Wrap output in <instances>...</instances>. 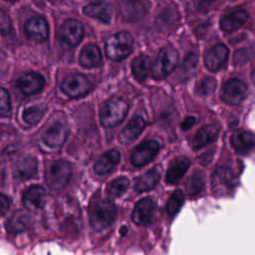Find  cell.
I'll return each mask as SVG.
<instances>
[{
  "label": "cell",
  "mask_w": 255,
  "mask_h": 255,
  "mask_svg": "<svg viewBox=\"0 0 255 255\" xmlns=\"http://www.w3.org/2000/svg\"><path fill=\"white\" fill-rule=\"evenodd\" d=\"M45 85L44 77L35 72L27 73L17 80V87L25 95H33L40 92Z\"/></svg>",
  "instance_id": "4fadbf2b"
},
{
  "label": "cell",
  "mask_w": 255,
  "mask_h": 255,
  "mask_svg": "<svg viewBox=\"0 0 255 255\" xmlns=\"http://www.w3.org/2000/svg\"><path fill=\"white\" fill-rule=\"evenodd\" d=\"M11 29V22L7 14L2 11L1 12V32L2 34H7L10 32Z\"/></svg>",
  "instance_id": "74e56055"
},
{
  "label": "cell",
  "mask_w": 255,
  "mask_h": 255,
  "mask_svg": "<svg viewBox=\"0 0 255 255\" xmlns=\"http://www.w3.org/2000/svg\"><path fill=\"white\" fill-rule=\"evenodd\" d=\"M90 80L82 74H72L67 76L61 84L62 91L70 98H79L86 95L91 90Z\"/></svg>",
  "instance_id": "52a82bcc"
},
{
  "label": "cell",
  "mask_w": 255,
  "mask_h": 255,
  "mask_svg": "<svg viewBox=\"0 0 255 255\" xmlns=\"http://www.w3.org/2000/svg\"><path fill=\"white\" fill-rule=\"evenodd\" d=\"M160 178V167L158 165L148 169L144 174L140 175L134 184L136 192H143L152 189Z\"/></svg>",
  "instance_id": "cb8c5ba5"
},
{
  "label": "cell",
  "mask_w": 255,
  "mask_h": 255,
  "mask_svg": "<svg viewBox=\"0 0 255 255\" xmlns=\"http://www.w3.org/2000/svg\"><path fill=\"white\" fill-rule=\"evenodd\" d=\"M145 127V121L140 116L133 117L128 124L124 128L120 134L122 141H131L135 139L143 130Z\"/></svg>",
  "instance_id": "484cf974"
},
{
  "label": "cell",
  "mask_w": 255,
  "mask_h": 255,
  "mask_svg": "<svg viewBox=\"0 0 255 255\" xmlns=\"http://www.w3.org/2000/svg\"><path fill=\"white\" fill-rule=\"evenodd\" d=\"M177 63V52L171 47H164L159 51L151 67V76L156 80H162L175 69Z\"/></svg>",
  "instance_id": "5b68a950"
},
{
  "label": "cell",
  "mask_w": 255,
  "mask_h": 255,
  "mask_svg": "<svg viewBox=\"0 0 255 255\" xmlns=\"http://www.w3.org/2000/svg\"><path fill=\"white\" fill-rule=\"evenodd\" d=\"M37 167V159L34 156H26L16 162L15 174L19 179L27 180L35 175Z\"/></svg>",
  "instance_id": "4316f807"
},
{
  "label": "cell",
  "mask_w": 255,
  "mask_h": 255,
  "mask_svg": "<svg viewBox=\"0 0 255 255\" xmlns=\"http://www.w3.org/2000/svg\"><path fill=\"white\" fill-rule=\"evenodd\" d=\"M228 48L223 44H217L212 47L204 57L205 67L211 71L216 72L222 69L228 59Z\"/></svg>",
  "instance_id": "8fae6325"
},
{
  "label": "cell",
  "mask_w": 255,
  "mask_h": 255,
  "mask_svg": "<svg viewBox=\"0 0 255 255\" xmlns=\"http://www.w3.org/2000/svg\"><path fill=\"white\" fill-rule=\"evenodd\" d=\"M121 160V153L117 149H112L104 153L94 165V170L98 174H106L113 170Z\"/></svg>",
  "instance_id": "7402d4cb"
},
{
  "label": "cell",
  "mask_w": 255,
  "mask_h": 255,
  "mask_svg": "<svg viewBox=\"0 0 255 255\" xmlns=\"http://www.w3.org/2000/svg\"><path fill=\"white\" fill-rule=\"evenodd\" d=\"M73 168L69 161L60 159L53 162L47 169L46 182L51 189H63L70 181Z\"/></svg>",
  "instance_id": "277c9868"
},
{
  "label": "cell",
  "mask_w": 255,
  "mask_h": 255,
  "mask_svg": "<svg viewBox=\"0 0 255 255\" xmlns=\"http://www.w3.org/2000/svg\"><path fill=\"white\" fill-rule=\"evenodd\" d=\"M252 79H253V82H254V84H255V70H254L253 73H252Z\"/></svg>",
  "instance_id": "b9f144b4"
},
{
  "label": "cell",
  "mask_w": 255,
  "mask_h": 255,
  "mask_svg": "<svg viewBox=\"0 0 255 255\" xmlns=\"http://www.w3.org/2000/svg\"><path fill=\"white\" fill-rule=\"evenodd\" d=\"M133 48V39L126 31L112 35L106 42V54L112 61H122L128 56Z\"/></svg>",
  "instance_id": "7a4b0ae2"
},
{
  "label": "cell",
  "mask_w": 255,
  "mask_h": 255,
  "mask_svg": "<svg viewBox=\"0 0 255 255\" xmlns=\"http://www.w3.org/2000/svg\"><path fill=\"white\" fill-rule=\"evenodd\" d=\"M154 210V204L148 197L140 199L134 206L131 219L137 225H147L150 223Z\"/></svg>",
  "instance_id": "9a60e30c"
},
{
  "label": "cell",
  "mask_w": 255,
  "mask_h": 255,
  "mask_svg": "<svg viewBox=\"0 0 255 255\" xmlns=\"http://www.w3.org/2000/svg\"><path fill=\"white\" fill-rule=\"evenodd\" d=\"M126 232H127V227H126V226H123V228H122V230H121L122 235H125Z\"/></svg>",
  "instance_id": "60d3db41"
},
{
  "label": "cell",
  "mask_w": 255,
  "mask_h": 255,
  "mask_svg": "<svg viewBox=\"0 0 255 255\" xmlns=\"http://www.w3.org/2000/svg\"><path fill=\"white\" fill-rule=\"evenodd\" d=\"M230 142L237 152H247L255 146V135L247 130H238L231 135Z\"/></svg>",
  "instance_id": "44dd1931"
},
{
  "label": "cell",
  "mask_w": 255,
  "mask_h": 255,
  "mask_svg": "<svg viewBox=\"0 0 255 255\" xmlns=\"http://www.w3.org/2000/svg\"><path fill=\"white\" fill-rule=\"evenodd\" d=\"M159 150V144L156 140L147 139L140 142L133 150L130 161L134 166H142L151 161Z\"/></svg>",
  "instance_id": "30bf717a"
},
{
  "label": "cell",
  "mask_w": 255,
  "mask_h": 255,
  "mask_svg": "<svg viewBox=\"0 0 255 255\" xmlns=\"http://www.w3.org/2000/svg\"><path fill=\"white\" fill-rule=\"evenodd\" d=\"M30 226V216L23 210H15L6 221V229L9 233L17 234L25 231Z\"/></svg>",
  "instance_id": "603a6c76"
},
{
  "label": "cell",
  "mask_w": 255,
  "mask_h": 255,
  "mask_svg": "<svg viewBox=\"0 0 255 255\" xmlns=\"http://www.w3.org/2000/svg\"><path fill=\"white\" fill-rule=\"evenodd\" d=\"M235 178L232 170L227 166L217 167L211 177V186L214 194L224 195L234 187Z\"/></svg>",
  "instance_id": "9c48e42d"
},
{
  "label": "cell",
  "mask_w": 255,
  "mask_h": 255,
  "mask_svg": "<svg viewBox=\"0 0 255 255\" xmlns=\"http://www.w3.org/2000/svg\"><path fill=\"white\" fill-rule=\"evenodd\" d=\"M184 202V195L180 190H175L172 192V194L170 195L168 201H167V205H166V210L169 216H174L179 209L181 208V206L183 205Z\"/></svg>",
  "instance_id": "d6a6232c"
},
{
  "label": "cell",
  "mask_w": 255,
  "mask_h": 255,
  "mask_svg": "<svg viewBox=\"0 0 255 255\" xmlns=\"http://www.w3.org/2000/svg\"><path fill=\"white\" fill-rule=\"evenodd\" d=\"M204 188V174L201 171H197L193 173L187 183H186V190L189 196H196L201 193Z\"/></svg>",
  "instance_id": "4dcf8cb0"
},
{
  "label": "cell",
  "mask_w": 255,
  "mask_h": 255,
  "mask_svg": "<svg viewBox=\"0 0 255 255\" xmlns=\"http://www.w3.org/2000/svg\"><path fill=\"white\" fill-rule=\"evenodd\" d=\"M10 206V198L5 194H1V213L4 215Z\"/></svg>",
  "instance_id": "ab89813d"
},
{
  "label": "cell",
  "mask_w": 255,
  "mask_h": 255,
  "mask_svg": "<svg viewBox=\"0 0 255 255\" xmlns=\"http://www.w3.org/2000/svg\"><path fill=\"white\" fill-rule=\"evenodd\" d=\"M27 37L36 42H43L49 36V26L42 17H32L28 19L24 26Z\"/></svg>",
  "instance_id": "7c38bea8"
},
{
  "label": "cell",
  "mask_w": 255,
  "mask_h": 255,
  "mask_svg": "<svg viewBox=\"0 0 255 255\" xmlns=\"http://www.w3.org/2000/svg\"><path fill=\"white\" fill-rule=\"evenodd\" d=\"M131 69H132V73H133L134 77L138 81L144 80L148 76L149 72H151L150 59L145 55H141V56L136 57L132 61Z\"/></svg>",
  "instance_id": "f546056e"
},
{
  "label": "cell",
  "mask_w": 255,
  "mask_h": 255,
  "mask_svg": "<svg viewBox=\"0 0 255 255\" xmlns=\"http://www.w3.org/2000/svg\"><path fill=\"white\" fill-rule=\"evenodd\" d=\"M197 61H198V58L196 56V54L194 53H190L186 56L185 60H184V63H183V66H182V69L185 71V72H190V71H193L197 65Z\"/></svg>",
  "instance_id": "8d00e7d4"
},
{
  "label": "cell",
  "mask_w": 255,
  "mask_h": 255,
  "mask_svg": "<svg viewBox=\"0 0 255 255\" xmlns=\"http://www.w3.org/2000/svg\"><path fill=\"white\" fill-rule=\"evenodd\" d=\"M67 138V128L61 123H55L42 134L43 141L52 148H58L64 144Z\"/></svg>",
  "instance_id": "2e32d148"
},
{
  "label": "cell",
  "mask_w": 255,
  "mask_h": 255,
  "mask_svg": "<svg viewBox=\"0 0 255 255\" xmlns=\"http://www.w3.org/2000/svg\"><path fill=\"white\" fill-rule=\"evenodd\" d=\"M248 20V13L245 10H236L220 20V28L222 31L230 33L242 27Z\"/></svg>",
  "instance_id": "d6986e66"
},
{
  "label": "cell",
  "mask_w": 255,
  "mask_h": 255,
  "mask_svg": "<svg viewBox=\"0 0 255 255\" xmlns=\"http://www.w3.org/2000/svg\"><path fill=\"white\" fill-rule=\"evenodd\" d=\"M79 61L80 64L85 68L99 66L102 61V53L96 45L89 44L82 49Z\"/></svg>",
  "instance_id": "83f0119b"
},
{
  "label": "cell",
  "mask_w": 255,
  "mask_h": 255,
  "mask_svg": "<svg viewBox=\"0 0 255 255\" xmlns=\"http://www.w3.org/2000/svg\"><path fill=\"white\" fill-rule=\"evenodd\" d=\"M255 51L252 48H242L234 53V63L236 65H245L254 56Z\"/></svg>",
  "instance_id": "836d02e7"
},
{
  "label": "cell",
  "mask_w": 255,
  "mask_h": 255,
  "mask_svg": "<svg viewBox=\"0 0 255 255\" xmlns=\"http://www.w3.org/2000/svg\"><path fill=\"white\" fill-rule=\"evenodd\" d=\"M189 160L185 156H179L176 157L169 165L166 175H165V180L167 183H175L177 182L186 172V170L189 167Z\"/></svg>",
  "instance_id": "d4e9b609"
},
{
  "label": "cell",
  "mask_w": 255,
  "mask_h": 255,
  "mask_svg": "<svg viewBox=\"0 0 255 255\" xmlns=\"http://www.w3.org/2000/svg\"><path fill=\"white\" fill-rule=\"evenodd\" d=\"M128 184H129V181L125 176H121V177L116 178L109 185V188H108L109 197L112 198V199H115V198H118V197L122 196L126 192V190L128 189Z\"/></svg>",
  "instance_id": "1f68e13d"
},
{
  "label": "cell",
  "mask_w": 255,
  "mask_h": 255,
  "mask_svg": "<svg viewBox=\"0 0 255 255\" xmlns=\"http://www.w3.org/2000/svg\"><path fill=\"white\" fill-rule=\"evenodd\" d=\"M205 1H212V0H205Z\"/></svg>",
  "instance_id": "7bdbcfd3"
},
{
  "label": "cell",
  "mask_w": 255,
  "mask_h": 255,
  "mask_svg": "<svg viewBox=\"0 0 255 255\" xmlns=\"http://www.w3.org/2000/svg\"><path fill=\"white\" fill-rule=\"evenodd\" d=\"M117 216V207L110 199H101L93 203L89 212L91 227L96 231L108 228Z\"/></svg>",
  "instance_id": "6da1fadb"
},
{
  "label": "cell",
  "mask_w": 255,
  "mask_h": 255,
  "mask_svg": "<svg viewBox=\"0 0 255 255\" xmlns=\"http://www.w3.org/2000/svg\"><path fill=\"white\" fill-rule=\"evenodd\" d=\"M216 87V82L212 78H204L197 87V94L200 96H208L210 95Z\"/></svg>",
  "instance_id": "e575fe53"
},
{
  "label": "cell",
  "mask_w": 255,
  "mask_h": 255,
  "mask_svg": "<svg viewBox=\"0 0 255 255\" xmlns=\"http://www.w3.org/2000/svg\"><path fill=\"white\" fill-rule=\"evenodd\" d=\"M195 121H196V119H195V117H193V116H188V117H186V118L184 119V121L182 122V124H181V128H182L183 130L189 129V128L195 124Z\"/></svg>",
  "instance_id": "f35d334b"
},
{
  "label": "cell",
  "mask_w": 255,
  "mask_h": 255,
  "mask_svg": "<svg viewBox=\"0 0 255 255\" xmlns=\"http://www.w3.org/2000/svg\"><path fill=\"white\" fill-rule=\"evenodd\" d=\"M247 85L238 79L228 80L221 91V100L230 106L241 104L247 97Z\"/></svg>",
  "instance_id": "8992f818"
},
{
  "label": "cell",
  "mask_w": 255,
  "mask_h": 255,
  "mask_svg": "<svg viewBox=\"0 0 255 255\" xmlns=\"http://www.w3.org/2000/svg\"><path fill=\"white\" fill-rule=\"evenodd\" d=\"M128 113V104L119 98L107 101L100 111V121L105 128H114L123 122Z\"/></svg>",
  "instance_id": "3957f363"
},
{
  "label": "cell",
  "mask_w": 255,
  "mask_h": 255,
  "mask_svg": "<svg viewBox=\"0 0 255 255\" xmlns=\"http://www.w3.org/2000/svg\"><path fill=\"white\" fill-rule=\"evenodd\" d=\"M45 202V189L40 185L30 186L23 195V203L29 211L41 209Z\"/></svg>",
  "instance_id": "e0dca14e"
},
{
  "label": "cell",
  "mask_w": 255,
  "mask_h": 255,
  "mask_svg": "<svg viewBox=\"0 0 255 255\" xmlns=\"http://www.w3.org/2000/svg\"><path fill=\"white\" fill-rule=\"evenodd\" d=\"M84 36V27L76 19L66 20L59 30V41L66 47L77 46Z\"/></svg>",
  "instance_id": "ba28073f"
},
{
  "label": "cell",
  "mask_w": 255,
  "mask_h": 255,
  "mask_svg": "<svg viewBox=\"0 0 255 255\" xmlns=\"http://www.w3.org/2000/svg\"><path fill=\"white\" fill-rule=\"evenodd\" d=\"M11 111V102L9 93L2 88L1 89V116L6 117L10 114Z\"/></svg>",
  "instance_id": "d590c367"
},
{
  "label": "cell",
  "mask_w": 255,
  "mask_h": 255,
  "mask_svg": "<svg viewBox=\"0 0 255 255\" xmlns=\"http://www.w3.org/2000/svg\"><path fill=\"white\" fill-rule=\"evenodd\" d=\"M83 11L85 15L91 18H95L106 24L110 23L113 18L112 7L105 2H96L86 5Z\"/></svg>",
  "instance_id": "ac0fdd59"
},
{
  "label": "cell",
  "mask_w": 255,
  "mask_h": 255,
  "mask_svg": "<svg viewBox=\"0 0 255 255\" xmlns=\"http://www.w3.org/2000/svg\"><path fill=\"white\" fill-rule=\"evenodd\" d=\"M47 106L43 103H37L27 106L23 111V120L29 125H36L44 116Z\"/></svg>",
  "instance_id": "f1b7e54d"
},
{
  "label": "cell",
  "mask_w": 255,
  "mask_h": 255,
  "mask_svg": "<svg viewBox=\"0 0 255 255\" xmlns=\"http://www.w3.org/2000/svg\"><path fill=\"white\" fill-rule=\"evenodd\" d=\"M120 10L126 20L136 21L145 15L147 6L144 0H123Z\"/></svg>",
  "instance_id": "5bb4252c"
},
{
  "label": "cell",
  "mask_w": 255,
  "mask_h": 255,
  "mask_svg": "<svg viewBox=\"0 0 255 255\" xmlns=\"http://www.w3.org/2000/svg\"><path fill=\"white\" fill-rule=\"evenodd\" d=\"M219 128L215 125H207L198 129V131L194 134L191 145L194 149H199L205 146L206 144L212 142L218 135Z\"/></svg>",
  "instance_id": "ffe728a7"
}]
</instances>
